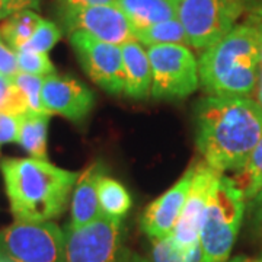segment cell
<instances>
[{"label": "cell", "mask_w": 262, "mask_h": 262, "mask_svg": "<svg viewBox=\"0 0 262 262\" xmlns=\"http://www.w3.org/2000/svg\"><path fill=\"white\" fill-rule=\"evenodd\" d=\"M12 80L20 95L25 98L28 110L46 111L42 106V101H41V89H42V83H44V77L18 72L12 77Z\"/></svg>", "instance_id": "603a6c76"}, {"label": "cell", "mask_w": 262, "mask_h": 262, "mask_svg": "<svg viewBox=\"0 0 262 262\" xmlns=\"http://www.w3.org/2000/svg\"><path fill=\"white\" fill-rule=\"evenodd\" d=\"M0 170L15 222H51L60 217L79 178L77 172L34 158L3 159Z\"/></svg>", "instance_id": "7a4b0ae2"}, {"label": "cell", "mask_w": 262, "mask_h": 262, "mask_svg": "<svg viewBox=\"0 0 262 262\" xmlns=\"http://www.w3.org/2000/svg\"><path fill=\"white\" fill-rule=\"evenodd\" d=\"M99 206L105 215L122 219L131 207V196L121 182L102 175L98 182Z\"/></svg>", "instance_id": "d6986e66"}, {"label": "cell", "mask_w": 262, "mask_h": 262, "mask_svg": "<svg viewBox=\"0 0 262 262\" xmlns=\"http://www.w3.org/2000/svg\"><path fill=\"white\" fill-rule=\"evenodd\" d=\"M124 66V94L133 99H146L151 95V66L147 51L140 42L130 41L121 46Z\"/></svg>", "instance_id": "9a60e30c"}, {"label": "cell", "mask_w": 262, "mask_h": 262, "mask_svg": "<svg viewBox=\"0 0 262 262\" xmlns=\"http://www.w3.org/2000/svg\"><path fill=\"white\" fill-rule=\"evenodd\" d=\"M41 20L42 18L34 10H19L0 24V35L5 39V42L16 53L34 35Z\"/></svg>", "instance_id": "ac0fdd59"}, {"label": "cell", "mask_w": 262, "mask_h": 262, "mask_svg": "<svg viewBox=\"0 0 262 262\" xmlns=\"http://www.w3.org/2000/svg\"><path fill=\"white\" fill-rule=\"evenodd\" d=\"M117 0H57V9H80L88 6L115 5Z\"/></svg>", "instance_id": "f1b7e54d"}, {"label": "cell", "mask_w": 262, "mask_h": 262, "mask_svg": "<svg viewBox=\"0 0 262 262\" xmlns=\"http://www.w3.org/2000/svg\"><path fill=\"white\" fill-rule=\"evenodd\" d=\"M249 214L255 230L262 233V188L252 200H249Z\"/></svg>", "instance_id": "f546056e"}, {"label": "cell", "mask_w": 262, "mask_h": 262, "mask_svg": "<svg viewBox=\"0 0 262 262\" xmlns=\"http://www.w3.org/2000/svg\"><path fill=\"white\" fill-rule=\"evenodd\" d=\"M16 13V8L12 0H0V20H5L10 15Z\"/></svg>", "instance_id": "d6a6232c"}, {"label": "cell", "mask_w": 262, "mask_h": 262, "mask_svg": "<svg viewBox=\"0 0 262 262\" xmlns=\"http://www.w3.org/2000/svg\"><path fill=\"white\" fill-rule=\"evenodd\" d=\"M102 175V165L99 162L92 163L80 173L72 194V220L69 226L82 227L103 215L98 196V182Z\"/></svg>", "instance_id": "5bb4252c"}, {"label": "cell", "mask_w": 262, "mask_h": 262, "mask_svg": "<svg viewBox=\"0 0 262 262\" xmlns=\"http://www.w3.org/2000/svg\"><path fill=\"white\" fill-rule=\"evenodd\" d=\"M230 2H234V3H239V5H242L245 9H246L248 6H251V5H252L255 0H230Z\"/></svg>", "instance_id": "74e56055"}, {"label": "cell", "mask_w": 262, "mask_h": 262, "mask_svg": "<svg viewBox=\"0 0 262 262\" xmlns=\"http://www.w3.org/2000/svg\"><path fill=\"white\" fill-rule=\"evenodd\" d=\"M0 262H8V261H5V259H2V258H0Z\"/></svg>", "instance_id": "f35d334b"}, {"label": "cell", "mask_w": 262, "mask_h": 262, "mask_svg": "<svg viewBox=\"0 0 262 262\" xmlns=\"http://www.w3.org/2000/svg\"><path fill=\"white\" fill-rule=\"evenodd\" d=\"M60 39H61V29L58 28L54 22L42 19L38 28L35 29L34 35L29 38L28 42L20 50L48 54V51L54 47Z\"/></svg>", "instance_id": "7402d4cb"}, {"label": "cell", "mask_w": 262, "mask_h": 262, "mask_svg": "<svg viewBox=\"0 0 262 262\" xmlns=\"http://www.w3.org/2000/svg\"><path fill=\"white\" fill-rule=\"evenodd\" d=\"M230 262H262V258L261 259H251V258H245V256H237Z\"/></svg>", "instance_id": "d590c367"}, {"label": "cell", "mask_w": 262, "mask_h": 262, "mask_svg": "<svg viewBox=\"0 0 262 262\" xmlns=\"http://www.w3.org/2000/svg\"><path fill=\"white\" fill-rule=\"evenodd\" d=\"M22 120H24V114L10 113V111L0 113V144L18 143Z\"/></svg>", "instance_id": "4316f807"}, {"label": "cell", "mask_w": 262, "mask_h": 262, "mask_svg": "<svg viewBox=\"0 0 262 262\" xmlns=\"http://www.w3.org/2000/svg\"><path fill=\"white\" fill-rule=\"evenodd\" d=\"M51 114L47 111L28 110L24 114L22 125L19 130L18 144L29 155V158L41 160L47 159L48 124Z\"/></svg>", "instance_id": "e0dca14e"}, {"label": "cell", "mask_w": 262, "mask_h": 262, "mask_svg": "<svg viewBox=\"0 0 262 262\" xmlns=\"http://www.w3.org/2000/svg\"><path fill=\"white\" fill-rule=\"evenodd\" d=\"M61 27L70 35L83 31L101 41L124 46L136 39L128 18L117 5H99L80 9H57Z\"/></svg>", "instance_id": "30bf717a"}, {"label": "cell", "mask_w": 262, "mask_h": 262, "mask_svg": "<svg viewBox=\"0 0 262 262\" xmlns=\"http://www.w3.org/2000/svg\"><path fill=\"white\" fill-rule=\"evenodd\" d=\"M70 44L86 75L95 83L111 95L124 92L125 76L121 46L101 41L83 31L72 32Z\"/></svg>", "instance_id": "9c48e42d"}, {"label": "cell", "mask_w": 262, "mask_h": 262, "mask_svg": "<svg viewBox=\"0 0 262 262\" xmlns=\"http://www.w3.org/2000/svg\"><path fill=\"white\" fill-rule=\"evenodd\" d=\"M115 5L128 18L134 32L177 18L170 0H117Z\"/></svg>", "instance_id": "2e32d148"}, {"label": "cell", "mask_w": 262, "mask_h": 262, "mask_svg": "<svg viewBox=\"0 0 262 262\" xmlns=\"http://www.w3.org/2000/svg\"><path fill=\"white\" fill-rule=\"evenodd\" d=\"M219 177L220 172L208 166L206 162H200L194 165L191 188L182 208V213L179 215L178 223L172 232L173 239L184 251H187L188 248L200 242L204 214Z\"/></svg>", "instance_id": "8fae6325"}, {"label": "cell", "mask_w": 262, "mask_h": 262, "mask_svg": "<svg viewBox=\"0 0 262 262\" xmlns=\"http://www.w3.org/2000/svg\"><path fill=\"white\" fill-rule=\"evenodd\" d=\"M255 27L258 29V32H259V38H261V67H262V19H259L256 24H255Z\"/></svg>", "instance_id": "8d00e7d4"}, {"label": "cell", "mask_w": 262, "mask_h": 262, "mask_svg": "<svg viewBox=\"0 0 262 262\" xmlns=\"http://www.w3.org/2000/svg\"><path fill=\"white\" fill-rule=\"evenodd\" d=\"M151 241L153 246L150 262H184L185 251L177 244L172 234Z\"/></svg>", "instance_id": "484cf974"}, {"label": "cell", "mask_w": 262, "mask_h": 262, "mask_svg": "<svg viewBox=\"0 0 262 262\" xmlns=\"http://www.w3.org/2000/svg\"><path fill=\"white\" fill-rule=\"evenodd\" d=\"M188 46L204 51L234 27L245 8L230 0H170Z\"/></svg>", "instance_id": "5b68a950"}, {"label": "cell", "mask_w": 262, "mask_h": 262, "mask_svg": "<svg viewBox=\"0 0 262 262\" xmlns=\"http://www.w3.org/2000/svg\"><path fill=\"white\" fill-rule=\"evenodd\" d=\"M16 12L24 9H38L39 8V0H12Z\"/></svg>", "instance_id": "836d02e7"}, {"label": "cell", "mask_w": 262, "mask_h": 262, "mask_svg": "<svg viewBox=\"0 0 262 262\" xmlns=\"http://www.w3.org/2000/svg\"><path fill=\"white\" fill-rule=\"evenodd\" d=\"M192 175L194 166L188 169L173 187L155 200L143 213L140 220L141 230L150 239H159L172 234L189 192Z\"/></svg>", "instance_id": "4fadbf2b"}, {"label": "cell", "mask_w": 262, "mask_h": 262, "mask_svg": "<svg viewBox=\"0 0 262 262\" xmlns=\"http://www.w3.org/2000/svg\"><path fill=\"white\" fill-rule=\"evenodd\" d=\"M184 262H208L207 261L206 252L203 249L201 244L192 245L191 248H188L185 251V258H184Z\"/></svg>", "instance_id": "4dcf8cb0"}, {"label": "cell", "mask_w": 262, "mask_h": 262, "mask_svg": "<svg viewBox=\"0 0 262 262\" xmlns=\"http://www.w3.org/2000/svg\"><path fill=\"white\" fill-rule=\"evenodd\" d=\"M195 143L208 166L236 172L262 137V110L252 96H211L196 106Z\"/></svg>", "instance_id": "6da1fadb"}, {"label": "cell", "mask_w": 262, "mask_h": 262, "mask_svg": "<svg viewBox=\"0 0 262 262\" xmlns=\"http://www.w3.org/2000/svg\"><path fill=\"white\" fill-rule=\"evenodd\" d=\"M16 63H18V70L22 73L41 76V77H47L56 73V67L50 60L48 54H42V53L19 50L16 51Z\"/></svg>", "instance_id": "cb8c5ba5"}, {"label": "cell", "mask_w": 262, "mask_h": 262, "mask_svg": "<svg viewBox=\"0 0 262 262\" xmlns=\"http://www.w3.org/2000/svg\"><path fill=\"white\" fill-rule=\"evenodd\" d=\"M136 39H139L141 44H144L147 47L162 46V44L188 46L185 31L177 18L169 19L165 22L140 29V31H136Z\"/></svg>", "instance_id": "44dd1931"}, {"label": "cell", "mask_w": 262, "mask_h": 262, "mask_svg": "<svg viewBox=\"0 0 262 262\" xmlns=\"http://www.w3.org/2000/svg\"><path fill=\"white\" fill-rule=\"evenodd\" d=\"M41 101L44 110L61 115L70 121H83L92 111L95 96L92 91L69 76L54 73L44 77L41 89Z\"/></svg>", "instance_id": "7c38bea8"}, {"label": "cell", "mask_w": 262, "mask_h": 262, "mask_svg": "<svg viewBox=\"0 0 262 262\" xmlns=\"http://www.w3.org/2000/svg\"><path fill=\"white\" fill-rule=\"evenodd\" d=\"M0 258L8 262H66L64 232L54 222H15L0 230Z\"/></svg>", "instance_id": "8992f818"}, {"label": "cell", "mask_w": 262, "mask_h": 262, "mask_svg": "<svg viewBox=\"0 0 262 262\" xmlns=\"http://www.w3.org/2000/svg\"><path fill=\"white\" fill-rule=\"evenodd\" d=\"M66 262H115L122 245V219L101 215L82 227H64Z\"/></svg>", "instance_id": "ba28073f"}, {"label": "cell", "mask_w": 262, "mask_h": 262, "mask_svg": "<svg viewBox=\"0 0 262 262\" xmlns=\"http://www.w3.org/2000/svg\"><path fill=\"white\" fill-rule=\"evenodd\" d=\"M115 262H150L149 259L143 258L139 253L133 252L131 249L127 248H121V251L118 253V258Z\"/></svg>", "instance_id": "1f68e13d"}, {"label": "cell", "mask_w": 262, "mask_h": 262, "mask_svg": "<svg viewBox=\"0 0 262 262\" xmlns=\"http://www.w3.org/2000/svg\"><path fill=\"white\" fill-rule=\"evenodd\" d=\"M18 72L16 53L5 42V39L0 35V75L12 79Z\"/></svg>", "instance_id": "83f0119b"}, {"label": "cell", "mask_w": 262, "mask_h": 262, "mask_svg": "<svg viewBox=\"0 0 262 262\" xmlns=\"http://www.w3.org/2000/svg\"><path fill=\"white\" fill-rule=\"evenodd\" d=\"M256 103L261 106L262 110V67L259 70V77H258V83H256V88H255V98H253Z\"/></svg>", "instance_id": "e575fe53"}, {"label": "cell", "mask_w": 262, "mask_h": 262, "mask_svg": "<svg viewBox=\"0 0 262 262\" xmlns=\"http://www.w3.org/2000/svg\"><path fill=\"white\" fill-rule=\"evenodd\" d=\"M242 191L230 177L220 173L207 206L200 244L208 262H225L232 252L245 214Z\"/></svg>", "instance_id": "277c9868"}, {"label": "cell", "mask_w": 262, "mask_h": 262, "mask_svg": "<svg viewBox=\"0 0 262 262\" xmlns=\"http://www.w3.org/2000/svg\"><path fill=\"white\" fill-rule=\"evenodd\" d=\"M261 70V38L255 24L233 27L198 60L200 84L211 96H252Z\"/></svg>", "instance_id": "3957f363"}, {"label": "cell", "mask_w": 262, "mask_h": 262, "mask_svg": "<svg viewBox=\"0 0 262 262\" xmlns=\"http://www.w3.org/2000/svg\"><path fill=\"white\" fill-rule=\"evenodd\" d=\"M232 179L242 191L246 201L252 200L259 192L262 188V137L244 166L234 172Z\"/></svg>", "instance_id": "ffe728a7"}, {"label": "cell", "mask_w": 262, "mask_h": 262, "mask_svg": "<svg viewBox=\"0 0 262 262\" xmlns=\"http://www.w3.org/2000/svg\"><path fill=\"white\" fill-rule=\"evenodd\" d=\"M151 66V96L182 99L200 86L198 61L187 46L162 44L147 50Z\"/></svg>", "instance_id": "52a82bcc"}, {"label": "cell", "mask_w": 262, "mask_h": 262, "mask_svg": "<svg viewBox=\"0 0 262 262\" xmlns=\"http://www.w3.org/2000/svg\"><path fill=\"white\" fill-rule=\"evenodd\" d=\"M2 111L18 114H25L28 111L27 101L16 89L13 80L3 75H0V113Z\"/></svg>", "instance_id": "d4e9b609"}]
</instances>
